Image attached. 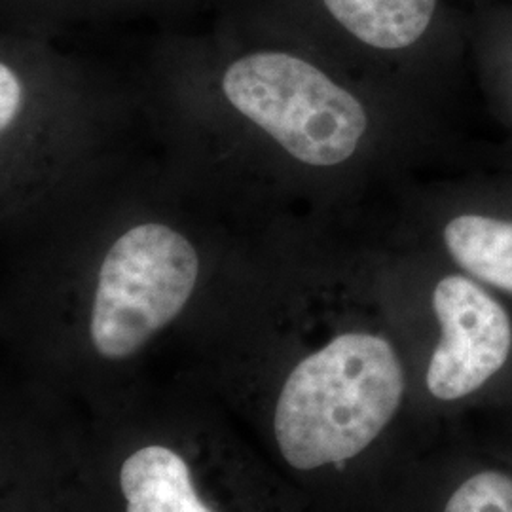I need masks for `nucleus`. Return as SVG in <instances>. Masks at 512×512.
I'll use <instances>...</instances> for the list:
<instances>
[{"label": "nucleus", "mask_w": 512, "mask_h": 512, "mask_svg": "<svg viewBox=\"0 0 512 512\" xmlns=\"http://www.w3.org/2000/svg\"><path fill=\"white\" fill-rule=\"evenodd\" d=\"M23 109V86L16 71L2 63L0 65V129L8 133V129L16 124Z\"/></svg>", "instance_id": "1a4fd4ad"}, {"label": "nucleus", "mask_w": 512, "mask_h": 512, "mask_svg": "<svg viewBox=\"0 0 512 512\" xmlns=\"http://www.w3.org/2000/svg\"><path fill=\"white\" fill-rule=\"evenodd\" d=\"M194 243L164 222H141L110 245L93 296L90 336L105 359L145 348L188 304L200 277Z\"/></svg>", "instance_id": "7ed1b4c3"}, {"label": "nucleus", "mask_w": 512, "mask_h": 512, "mask_svg": "<svg viewBox=\"0 0 512 512\" xmlns=\"http://www.w3.org/2000/svg\"><path fill=\"white\" fill-rule=\"evenodd\" d=\"M220 88L232 109L300 164H344L368 129L361 101L298 55H243L228 65Z\"/></svg>", "instance_id": "f03ea898"}, {"label": "nucleus", "mask_w": 512, "mask_h": 512, "mask_svg": "<svg viewBox=\"0 0 512 512\" xmlns=\"http://www.w3.org/2000/svg\"><path fill=\"white\" fill-rule=\"evenodd\" d=\"M128 512H213L194 490L188 463L165 446L131 454L120 471Z\"/></svg>", "instance_id": "423d86ee"}, {"label": "nucleus", "mask_w": 512, "mask_h": 512, "mask_svg": "<svg viewBox=\"0 0 512 512\" xmlns=\"http://www.w3.org/2000/svg\"><path fill=\"white\" fill-rule=\"evenodd\" d=\"M444 512H512V478L503 473H478L463 482Z\"/></svg>", "instance_id": "6e6552de"}, {"label": "nucleus", "mask_w": 512, "mask_h": 512, "mask_svg": "<svg viewBox=\"0 0 512 512\" xmlns=\"http://www.w3.org/2000/svg\"><path fill=\"white\" fill-rule=\"evenodd\" d=\"M403 393V366L385 338H332L294 366L281 389L274 420L281 456L300 471L355 458L384 431Z\"/></svg>", "instance_id": "f257e3e1"}, {"label": "nucleus", "mask_w": 512, "mask_h": 512, "mask_svg": "<svg viewBox=\"0 0 512 512\" xmlns=\"http://www.w3.org/2000/svg\"><path fill=\"white\" fill-rule=\"evenodd\" d=\"M444 243L463 270L512 294V222L461 215L446 224Z\"/></svg>", "instance_id": "0eeeda50"}, {"label": "nucleus", "mask_w": 512, "mask_h": 512, "mask_svg": "<svg viewBox=\"0 0 512 512\" xmlns=\"http://www.w3.org/2000/svg\"><path fill=\"white\" fill-rule=\"evenodd\" d=\"M334 21L361 44L401 52L429 33L439 0H323Z\"/></svg>", "instance_id": "39448f33"}, {"label": "nucleus", "mask_w": 512, "mask_h": 512, "mask_svg": "<svg viewBox=\"0 0 512 512\" xmlns=\"http://www.w3.org/2000/svg\"><path fill=\"white\" fill-rule=\"evenodd\" d=\"M442 338L427 368V387L456 401L486 384L505 365L512 346L507 311L475 281L448 275L433 293Z\"/></svg>", "instance_id": "20e7f679"}]
</instances>
